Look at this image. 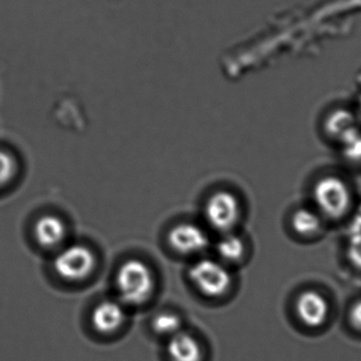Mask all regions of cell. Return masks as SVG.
I'll list each match as a JSON object with an SVG mask.
<instances>
[{
    "label": "cell",
    "instance_id": "obj_10",
    "mask_svg": "<svg viewBox=\"0 0 361 361\" xmlns=\"http://www.w3.org/2000/svg\"><path fill=\"white\" fill-rule=\"evenodd\" d=\"M324 127L326 136L341 146L361 131L357 114L345 108H338L330 112L324 121Z\"/></svg>",
    "mask_w": 361,
    "mask_h": 361
},
{
    "label": "cell",
    "instance_id": "obj_8",
    "mask_svg": "<svg viewBox=\"0 0 361 361\" xmlns=\"http://www.w3.org/2000/svg\"><path fill=\"white\" fill-rule=\"evenodd\" d=\"M126 320L125 304L120 300L106 299L94 307L91 316L93 328L101 334L109 335L122 328Z\"/></svg>",
    "mask_w": 361,
    "mask_h": 361
},
{
    "label": "cell",
    "instance_id": "obj_17",
    "mask_svg": "<svg viewBox=\"0 0 361 361\" xmlns=\"http://www.w3.org/2000/svg\"><path fill=\"white\" fill-rule=\"evenodd\" d=\"M348 256L354 266L361 269V232L350 233Z\"/></svg>",
    "mask_w": 361,
    "mask_h": 361
},
{
    "label": "cell",
    "instance_id": "obj_4",
    "mask_svg": "<svg viewBox=\"0 0 361 361\" xmlns=\"http://www.w3.org/2000/svg\"><path fill=\"white\" fill-rule=\"evenodd\" d=\"M189 279L208 298L224 296L233 284V276L226 264L210 258L195 261L189 269Z\"/></svg>",
    "mask_w": 361,
    "mask_h": 361
},
{
    "label": "cell",
    "instance_id": "obj_1",
    "mask_svg": "<svg viewBox=\"0 0 361 361\" xmlns=\"http://www.w3.org/2000/svg\"><path fill=\"white\" fill-rule=\"evenodd\" d=\"M116 288L124 304L142 305L147 302L156 288V278L149 265L131 259L121 265L116 273Z\"/></svg>",
    "mask_w": 361,
    "mask_h": 361
},
{
    "label": "cell",
    "instance_id": "obj_6",
    "mask_svg": "<svg viewBox=\"0 0 361 361\" xmlns=\"http://www.w3.org/2000/svg\"><path fill=\"white\" fill-rule=\"evenodd\" d=\"M169 243L178 254L195 256L207 249L209 237L195 223H180L169 231Z\"/></svg>",
    "mask_w": 361,
    "mask_h": 361
},
{
    "label": "cell",
    "instance_id": "obj_2",
    "mask_svg": "<svg viewBox=\"0 0 361 361\" xmlns=\"http://www.w3.org/2000/svg\"><path fill=\"white\" fill-rule=\"evenodd\" d=\"M97 266V258L91 248L84 244L63 245L55 251L52 260L54 273L70 283L82 282L90 277Z\"/></svg>",
    "mask_w": 361,
    "mask_h": 361
},
{
    "label": "cell",
    "instance_id": "obj_11",
    "mask_svg": "<svg viewBox=\"0 0 361 361\" xmlns=\"http://www.w3.org/2000/svg\"><path fill=\"white\" fill-rule=\"evenodd\" d=\"M166 352L171 361H202L203 358V350L197 339L184 331L169 337Z\"/></svg>",
    "mask_w": 361,
    "mask_h": 361
},
{
    "label": "cell",
    "instance_id": "obj_12",
    "mask_svg": "<svg viewBox=\"0 0 361 361\" xmlns=\"http://www.w3.org/2000/svg\"><path fill=\"white\" fill-rule=\"evenodd\" d=\"M245 243L239 235L227 232L216 242V251L223 263H238L245 256Z\"/></svg>",
    "mask_w": 361,
    "mask_h": 361
},
{
    "label": "cell",
    "instance_id": "obj_14",
    "mask_svg": "<svg viewBox=\"0 0 361 361\" xmlns=\"http://www.w3.org/2000/svg\"><path fill=\"white\" fill-rule=\"evenodd\" d=\"M152 326L157 334L167 336L169 338L183 331V321L177 314L164 312L154 318Z\"/></svg>",
    "mask_w": 361,
    "mask_h": 361
},
{
    "label": "cell",
    "instance_id": "obj_19",
    "mask_svg": "<svg viewBox=\"0 0 361 361\" xmlns=\"http://www.w3.org/2000/svg\"><path fill=\"white\" fill-rule=\"evenodd\" d=\"M361 232V203L356 209L354 213L353 220H352L351 227H350V233Z\"/></svg>",
    "mask_w": 361,
    "mask_h": 361
},
{
    "label": "cell",
    "instance_id": "obj_16",
    "mask_svg": "<svg viewBox=\"0 0 361 361\" xmlns=\"http://www.w3.org/2000/svg\"><path fill=\"white\" fill-rule=\"evenodd\" d=\"M343 154L353 162L361 163V131L343 144Z\"/></svg>",
    "mask_w": 361,
    "mask_h": 361
},
{
    "label": "cell",
    "instance_id": "obj_18",
    "mask_svg": "<svg viewBox=\"0 0 361 361\" xmlns=\"http://www.w3.org/2000/svg\"><path fill=\"white\" fill-rule=\"evenodd\" d=\"M350 321L356 330L361 331V300L354 303L350 311Z\"/></svg>",
    "mask_w": 361,
    "mask_h": 361
},
{
    "label": "cell",
    "instance_id": "obj_7",
    "mask_svg": "<svg viewBox=\"0 0 361 361\" xmlns=\"http://www.w3.org/2000/svg\"><path fill=\"white\" fill-rule=\"evenodd\" d=\"M67 235V224L56 214H44L34 223V241L42 249L56 251L65 245Z\"/></svg>",
    "mask_w": 361,
    "mask_h": 361
},
{
    "label": "cell",
    "instance_id": "obj_15",
    "mask_svg": "<svg viewBox=\"0 0 361 361\" xmlns=\"http://www.w3.org/2000/svg\"><path fill=\"white\" fill-rule=\"evenodd\" d=\"M17 173V162L12 154L0 150V188L10 184Z\"/></svg>",
    "mask_w": 361,
    "mask_h": 361
},
{
    "label": "cell",
    "instance_id": "obj_9",
    "mask_svg": "<svg viewBox=\"0 0 361 361\" xmlns=\"http://www.w3.org/2000/svg\"><path fill=\"white\" fill-rule=\"evenodd\" d=\"M296 312L305 326L319 328L328 319L330 307L328 301L319 292L307 290L297 299Z\"/></svg>",
    "mask_w": 361,
    "mask_h": 361
},
{
    "label": "cell",
    "instance_id": "obj_13",
    "mask_svg": "<svg viewBox=\"0 0 361 361\" xmlns=\"http://www.w3.org/2000/svg\"><path fill=\"white\" fill-rule=\"evenodd\" d=\"M292 226L298 235H314L322 229V220L315 210L301 208L293 214Z\"/></svg>",
    "mask_w": 361,
    "mask_h": 361
},
{
    "label": "cell",
    "instance_id": "obj_3",
    "mask_svg": "<svg viewBox=\"0 0 361 361\" xmlns=\"http://www.w3.org/2000/svg\"><path fill=\"white\" fill-rule=\"evenodd\" d=\"M314 201L320 213L330 218H343L352 207V191L343 178L335 175L320 178L313 189Z\"/></svg>",
    "mask_w": 361,
    "mask_h": 361
},
{
    "label": "cell",
    "instance_id": "obj_5",
    "mask_svg": "<svg viewBox=\"0 0 361 361\" xmlns=\"http://www.w3.org/2000/svg\"><path fill=\"white\" fill-rule=\"evenodd\" d=\"M242 205L239 197L231 191L212 193L204 205L206 223L219 232H231L241 220Z\"/></svg>",
    "mask_w": 361,
    "mask_h": 361
},
{
    "label": "cell",
    "instance_id": "obj_20",
    "mask_svg": "<svg viewBox=\"0 0 361 361\" xmlns=\"http://www.w3.org/2000/svg\"><path fill=\"white\" fill-rule=\"evenodd\" d=\"M358 112H360V117L361 119V97L360 99V102H358Z\"/></svg>",
    "mask_w": 361,
    "mask_h": 361
}]
</instances>
